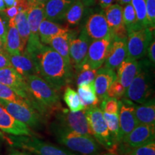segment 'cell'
I'll return each mask as SVG.
<instances>
[{
	"label": "cell",
	"instance_id": "obj_20",
	"mask_svg": "<svg viewBox=\"0 0 155 155\" xmlns=\"http://www.w3.org/2000/svg\"><path fill=\"white\" fill-rule=\"evenodd\" d=\"M12 67L14 68L19 74L26 78L30 75H38L35 58L25 50L18 55H9Z\"/></svg>",
	"mask_w": 155,
	"mask_h": 155
},
{
	"label": "cell",
	"instance_id": "obj_46",
	"mask_svg": "<svg viewBox=\"0 0 155 155\" xmlns=\"http://www.w3.org/2000/svg\"><path fill=\"white\" fill-rule=\"evenodd\" d=\"M29 5H42L45 6L48 0H28Z\"/></svg>",
	"mask_w": 155,
	"mask_h": 155
},
{
	"label": "cell",
	"instance_id": "obj_3",
	"mask_svg": "<svg viewBox=\"0 0 155 155\" xmlns=\"http://www.w3.org/2000/svg\"><path fill=\"white\" fill-rule=\"evenodd\" d=\"M52 132L58 143L73 153L79 155H98L101 145L93 136L83 135L62 127L54 121L50 127Z\"/></svg>",
	"mask_w": 155,
	"mask_h": 155
},
{
	"label": "cell",
	"instance_id": "obj_7",
	"mask_svg": "<svg viewBox=\"0 0 155 155\" xmlns=\"http://www.w3.org/2000/svg\"><path fill=\"white\" fill-rule=\"evenodd\" d=\"M0 105L15 119L32 129L43 126L44 116L28 103H16L0 99Z\"/></svg>",
	"mask_w": 155,
	"mask_h": 155
},
{
	"label": "cell",
	"instance_id": "obj_53",
	"mask_svg": "<svg viewBox=\"0 0 155 155\" xmlns=\"http://www.w3.org/2000/svg\"><path fill=\"white\" fill-rule=\"evenodd\" d=\"M83 1H85L87 4H88V5H90L91 3L92 2L93 0H83Z\"/></svg>",
	"mask_w": 155,
	"mask_h": 155
},
{
	"label": "cell",
	"instance_id": "obj_16",
	"mask_svg": "<svg viewBox=\"0 0 155 155\" xmlns=\"http://www.w3.org/2000/svg\"><path fill=\"white\" fill-rule=\"evenodd\" d=\"M0 83L10 87L19 96L30 103L25 78L14 68L8 67L0 69Z\"/></svg>",
	"mask_w": 155,
	"mask_h": 155
},
{
	"label": "cell",
	"instance_id": "obj_47",
	"mask_svg": "<svg viewBox=\"0 0 155 155\" xmlns=\"http://www.w3.org/2000/svg\"><path fill=\"white\" fill-rule=\"evenodd\" d=\"M17 0H4L5 4L7 7H10L12 6H15L17 4Z\"/></svg>",
	"mask_w": 155,
	"mask_h": 155
},
{
	"label": "cell",
	"instance_id": "obj_22",
	"mask_svg": "<svg viewBox=\"0 0 155 155\" xmlns=\"http://www.w3.org/2000/svg\"><path fill=\"white\" fill-rule=\"evenodd\" d=\"M74 2L75 0H48L44 7L45 18L55 22L64 20L68 9Z\"/></svg>",
	"mask_w": 155,
	"mask_h": 155
},
{
	"label": "cell",
	"instance_id": "obj_10",
	"mask_svg": "<svg viewBox=\"0 0 155 155\" xmlns=\"http://www.w3.org/2000/svg\"><path fill=\"white\" fill-rule=\"evenodd\" d=\"M69 40V55L71 63L76 73L80 71L83 64L86 62L91 39L87 35L84 28L78 35L76 32L71 30Z\"/></svg>",
	"mask_w": 155,
	"mask_h": 155
},
{
	"label": "cell",
	"instance_id": "obj_18",
	"mask_svg": "<svg viewBox=\"0 0 155 155\" xmlns=\"http://www.w3.org/2000/svg\"><path fill=\"white\" fill-rule=\"evenodd\" d=\"M0 129L15 136H34L28 125L15 119L0 105Z\"/></svg>",
	"mask_w": 155,
	"mask_h": 155
},
{
	"label": "cell",
	"instance_id": "obj_1",
	"mask_svg": "<svg viewBox=\"0 0 155 155\" xmlns=\"http://www.w3.org/2000/svg\"><path fill=\"white\" fill-rule=\"evenodd\" d=\"M38 75L58 91L72 82L73 68L55 50L47 45L35 55Z\"/></svg>",
	"mask_w": 155,
	"mask_h": 155
},
{
	"label": "cell",
	"instance_id": "obj_23",
	"mask_svg": "<svg viewBox=\"0 0 155 155\" xmlns=\"http://www.w3.org/2000/svg\"><path fill=\"white\" fill-rule=\"evenodd\" d=\"M70 31L68 26L60 25L45 18L39 27V37L42 44L48 45V42L54 37L66 33Z\"/></svg>",
	"mask_w": 155,
	"mask_h": 155
},
{
	"label": "cell",
	"instance_id": "obj_30",
	"mask_svg": "<svg viewBox=\"0 0 155 155\" xmlns=\"http://www.w3.org/2000/svg\"><path fill=\"white\" fill-rule=\"evenodd\" d=\"M28 10H22L19 12L16 17L12 18L15 26L18 30L22 46L25 48V50L26 48L27 43H28L29 36H30V27H29L28 21Z\"/></svg>",
	"mask_w": 155,
	"mask_h": 155
},
{
	"label": "cell",
	"instance_id": "obj_11",
	"mask_svg": "<svg viewBox=\"0 0 155 155\" xmlns=\"http://www.w3.org/2000/svg\"><path fill=\"white\" fill-rule=\"evenodd\" d=\"M55 122L81 134L92 136L86 118V109L73 112L67 108H61L56 111Z\"/></svg>",
	"mask_w": 155,
	"mask_h": 155
},
{
	"label": "cell",
	"instance_id": "obj_21",
	"mask_svg": "<svg viewBox=\"0 0 155 155\" xmlns=\"http://www.w3.org/2000/svg\"><path fill=\"white\" fill-rule=\"evenodd\" d=\"M116 78L115 71L108 69L105 66H101L97 69L94 85L96 95L100 101L107 98L108 88Z\"/></svg>",
	"mask_w": 155,
	"mask_h": 155
},
{
	"label": "cell",
	"instance_id": "obj_2",
	"mask_svg": "<svg viewBox=\"0 0 155 155\" xmlns=\"http://www.w3.org/2000/svg\"><path fill=\"white\" fill-rule=\"evenodd\" d=\"M32 106L42 116L55 113L62 108L60 94L39 75L25 78Z\"/></svg>",
	"mask_w": 155,
	"mask_h": 155
},
{
	"label": "cell",
	"instance_id": "obj_44",
	"mask_svg": "<svg viewBox=\"0 0 155 155\" xmlns=\"http://www.w3.org/2000/svg\"><path fill=\"white\" fill-rule=\"evenodd\" d=\"M155 41L154 40H152V41L151 42V43L149 45L148 50H147V53H148L149 58H150V63H152V65L154 66V63H155Z\"/></svg>",
	"mask_w": 155,
	"mask_h": 155
},
{
	"label": "cell",
	"instance_id": "obj_50",
	"mask_svg": "<svg viewBox=\"0 0 155 155\" xmlns=\"http://www.w3.org/2000/svg\"><path fill=\"white\" fill-rule=\"evenodd\" d=\"M6 9V5L4 0H0V12H2Z\"/></svg>",
	"mask_w": 155,
	"mask_h": 155
},
{
	"label": "cell",
	"instance_id": "obj_17",
	"mask_svg": "<svg viewBox=\"0 0 155 155\" xmlns=\"http://www.w3.org/2000/svg\"><path fill=\"white\" fill-rule=\"evenodd\" d=\"M106 21L114 37L127 38V31L123 19V7L119 4H113L104 9Z\"/></svg>",
	"mask_w": 155,
	"mask_h": 155
},
{
	"label": "cell",
	"instance_id": "obj_4",
	"mask_svg": "<svg viewBox=\"0 0 155 155\" xmlns=\"http://www.w3.org/2000/svg\"><path fill=\"white\" fill-rule=\"evenodd\" d=\"M150 61H139V69L131 84L126 89L125 98L144 104L151 98L153 92L152 75L150 71Z\"/></svg>",
	"mask_w": 155,
	"mask_h": 155
},
{
	"label": "cell",
	"instance_id": "obj_37",
	"mask_svg": "<svg viewBox=\"0 0 155 155\" xmlns=\"http://www.w3.org/2000/svg\"><path fill=\"white\" fill-rule=\"evenodd\" d=\"M101 110L108 114H119L120 108V100L112 97H107L101 101Z\"/></svg>",
	"mask_w": 155,
	"mask_h": 155
},
{
	"label": "cell",
	"instance_id": "obj_15",
	"mask_svg": "<svg viewBox=\"0 0 155 155\" xmlns=\"http://www.w3.org/2000/svg\"><path fill=\"white\" fill-rule=\"evenodd\" d=\"M120 100L119 108V133L118 142H121L124 137L130 133L139 124L134 113V104L127 98Z\"/></svg>",
	"mask_w": 155,
	"mask_h": 155
},
{
	"label": "cell",
	"instance_id": "obj_26",
	"mask_svg": "<svg viewBox=\"0 0 155 155\" xmlns=\"http://www.w3.org/2000/svg\"><path fill=\"white\" fill-rule=\"evenodd\" d=\"M136 119L139 124H155V103L151 98L140 106L134 105Z\"/></svg>",
	"mask_w": 155,
	"mask_h": 155
},
{
	"label": "cell",
	"instance_id": "obj_28",
	"mask_svg": "<svg viewBox=\"0 0 155 155\" xmlns=\"http://www.w3.org/2000/svg\"><path fill=\"white\" fill-rule=\"evenodd\" d=\"M78 94L86 108L98 106L99 104L100 101L96 95L94 81L78 86Z\"/></svg>",
	"mask_w": 155,
	"mask_h": 155
},
{
	"label": "cell",
	"instance_id": "obj_33",
	"mask_svg": "<svg viewBox=\"0 0 155 155\" xmlns=\"http://www.w3.org/2000/svg\"><path fill=\"white\" fill-rule=\"evenodd\" d=\"M131 5L134 9L137 21L141 28H149L147 17L146 2L145 0H131Z\"/></svg>",
	"mask_w": 155,
	"mask_h": 155
},
{
	"label": "cell",
	"instance_id": "obj_8",
	"mask_svg": "<svg viewBox=\"0 0 155 155\" xmlns=\"http://www.w3.org/2000/svg\"><path fill=\"white\" fill-rule=\"evenodd\" d=\"M154 139V125L138 124L130 133L123 137L116 152H119L121 155H125L132 149L155 141Z\"/></svg>",
	"mask_w": 155,
	"mask_h": 155
},
{
	"label": "cell",
	"instance_id": "obj_45",
	"mask_svg": "<svg viewBox=\"0 0 155 155\" xmlns=\"http://www.w3.org/2000/svg\"><path fill=\"white\" fill-rule=\"evenodd\" d=\"M98 6L103 9H106L108 6L113 5L116 0H96Z\"/></svg>",
	"mask_w": 155,
	"mask_h": 155
},
{
	"label": "cell",
	"instance_id": "obj_31",
	"mask_svg": "<svg viewBox=\"0 0 155 155\" xmlns=\"http://www.w3.org/2000/svg\"><path fill=\"white\" fill-rule=\"evenodd\" d=\"M63 100L68 106L71 111L76 112L86 109L78 93L68 86L65 87L63 94Z\"/></svg>",
	"mask_w": 155,
	"mask_h": 155
},
{
	"label": "cell",
	"instance_id": "obj_5",
	"mask_svg": "<svg viewBox=\"0 0 155 155\" xmlns=\"http://www.w3.org/2000/svg\"><path fill=\"white\" fill-rule=\"evenodd\" d=\"M86 114L94 138L101 147L105 148L109 152L116 153L118 144L110 134L101 108L98 106L87 108Z\"/></svg>",
	"mask_w": 155,
	"mask_h": 155
},
{
	"label": "cell",
	"instance_id": "obj_14",
	"mask_svg": "<svg viewBox=\"0 0 155 155\" xmlns=\"http://www.w3.org/2000/svg\"><path fill=\"white\" fill-rule=\"evenodd\" d=\"M113 38H106L90 42L85 63H88L91 68L97 70L103 66Z\"/></svg>",
	"mask_w": 155,
	"mask_h": 155
},
{
	"label": "cell",
	"instance_id": "obj_39",
	"mask_svg": "<svg viewBox=\"0 0 155 155\" xmlns=\"http://www.w3.org/2000/svg\"><path fill=\"white\" fill-rule=\"evenodd\" d=\"M126 88L116 78L108 88L107 94L108 97H112V98L120 100L124 96Z\"/></svg>",
	"mask_w": 155,
	"mask_h": 155
},
{
	"label": "cell",
	"instance_id": "obj_43",
	"mask_svg": "<svg viewBox=\"0 0 155 155\" xmlns=\"http://www.w3.org/2000/svg\"><path fill=\"white\" fill-rule=\"evenodd\" d=\"M7 32V26L6 25L5 22L2 20V19L0 17V40L2 42L5 46L6 41V35Z\"/></svg>",
	"mask_w": 155,
	"mask_h": 155
},
{
	"label": "cell",
	"instance_id": "obj_36",
	"mask_svg": "<svg viewBox=\"0 0 155 155\" xmlns=\"http://www.w3.org/2000/svg\"><path fill=\"white\" fill-rule=\"evenodd\" d=\"M0 99L16 103H28L31 104L22 97L19 96L10 87L1 83H0Z\"/></svg>",
	"mask_w": 155,
	"mask_h": 155
},
{
	"label": "cell",
	"instance_id": "obj_49",
	"mask_svg": "<svg viewBox=\"0 0 155 155\" xmlns=\"http://www.w3.org/2000/svg\"><path fill=\"white\" fill-rule=\"evenodd\" d=\"M116 1L119 3V5H125L127 4H130L131 0H116Z\"/></svg>",
	"mask_w": 155,
	"mask_h": 155
},
{
	"label": "cell",
	"instance_id": "obj_52",
	"mask_svg": "<svg viewBox=\"0 0 155 155\" xmlns=\"http://www.w3.org/2000/svg\"><path fill=\"white\" fill-rule=\"evenodd\" d=\"M98 155H119V154H116V153H113V152H108V153H105V154H100Z\"/></svg>",
	"mask_w": 155,
	"mask_h": 155
},
{
	"label": "cell",
	"instance_id": "obj_25",
	"mask_svg": "<svg viewBox=\"0 0 155 155\" xmlns=\"http://www.w3.org/2000/svg\"><path fill=\"white\" fill-rule=\"evenodd\" d=\"M117 68L116 80L127 89L138 71L139 61L125 59Z\"/></svg>",
	"mask_w": 155,
	"mask_h": 155
},
{
	"label": "cell",
	"instance_id": "obj_51",
	"mask_svg": "<svg viewBox=\"0 0 155 155\" xmlns=\"http://www.w3.org/2000/svg\"><path fill=\"white\" fill-rule=\"evenodd\" d=\"M5 51H6L5 49V46H4L1 40H0V53H2V52H5Z\"/></svg>",
	"mask_w": 155,
	"mask_h": 155
},
{
	"label": "cell",
	"instance_id": "obj_27",
	"mask_svg": "<svg viewBox=\"0 0 155 155\" xmlns=\"http://www.w3.org/2000/svg\"><path fill=\"white\" fill-rule=\"evenodd\" d=\"M88 5V4L83 0H75L74 2L68 9L64 17V20L67 24L66 26L70 28L77 26L80 24L84 17L86 7Z\"/></svg>",
	"mask_w": 155,
	"mask_h": 155
},
{
	"label": "cell",
	"instance_id": "obj_12",
	"mask_svg": "<svg viewBox=\"0 0 155 155\" xmlns=\"http://www.w3.org/2000/svg\"><path fill=\"white\" fill-rule=\"evenodd\" d=\"M45 6L31 5L28 10V21L30 27V36L25 51L34 56L44 44L39 37V27L45 19Z\"/></svg>",
	"mask_w": 155,
	"mask_h": 155
},
{
	"label": "cell",
	"instance_id": "obj_42",
	"mask_svg": "<svg viewBox=\"0 0 155 155\" xmlns=\"http://www.w3.org/2000/svg\"><path fill=\"white\" fill-rule=\"evenodd\" d=\"M5 13V16L7 17L9 19L14 18L16 17V15L19 13V8L17 6H12V7H7V9H5V10L2 11Z\"/></svg>",
	"mask_w": 155,
	"mask_h": 155
},
{
	"label": "cell",
	"instance_id": "obj_13",
	"mask_svg": "<svg viewBox=\"0 0 155 155\" xmlns=\"http://www.w3.org/2000/svg\"><path fill=\"white\" fill-rule=\"evenodd\" d=\"M83 28L91 40L114 37L104 12H95L89 15Z\"/></svg>",
	"mask_w": 155,
	"mask_h": 155
},
{
	"label": "cell",
	"instance_id": "obj_48",
	"mask_svg": "<svg viewBox=\"0 0 155 155\" xmlns=\"http://www.w3.org/2000/svg\"><path fill=\"white\" fill-rule=\"evenodd\" d=\"M9 155H30L28 153L25 152H20L18 150H12L9 153Z\"/></svg>",
	"mask_w": 155,
	"mask_h": 155
},
{
	"label": "cell",
	"instance_id": "obj_29",
	"mask_svg": "<svg viewBox=\"0 0 155 155\" xmlns=\"http://www.w3.org/2000/svg\"><path fill=\"white\" fill-rule=\"evenodd\" d=\"M71 30L68 32L54 37L50 40L48 45H50L58 54H60L68 63L71 65L69 55V40Z\"/></svg>",
	"mask_w": 155,
	"mask_h": 155
},
{
	"label": "cell",
	"instance_id": "obj_32",
	"mask_svg": "<svg viewBox=\"0 0 155 155\" xmlns=\"http://www.w3.org/2000/svg\"><path fill=\"white\" fill-rule=\"evenodd\" d=\"M123 19L127 31V35L142 28L137 21L135 11L131 3L125 5L123 7Z\"/></svg>",
	"mask_w": 155,
	"mask_h": 155
},
{
	"label": "cell",
	"instance_id": "obj_40",
	"mask_svg": "<svg viewBox=\"0 0 155 155\" xmlns=\"http://www.w3.org/2000/svg\"><path fill=\"white\" fill-rule=\"evenodd\" d=\"M145 2L149 28L154 30L155 27V0H145Z\"/></svg>",
	"mask_w": 155,
	"mask_h": 155
},
{
	"label": "cell",
	"instance_id": "obj_35",
	"mask_svg": "<svg viewBox=\"0 0 155 155\" xmlns=\"http://www.w3.org/2000/svg\"><path fill=\"white\" fill-rule=\"evenodd\" d=\"M103 115H104V118L107 124L110 134L119 145V142H118V136L119 133V114H108L103 112Z\"/></svg>",
	"mask_w": 155,
	"mask_h": 155
},
{
	"label": "cell",
	"instance_id": "obj_24",
	"mask_svg": "<svg viewBox=\"0 0 155 155\" xmlns=\"http://www.w3.org/2000/svg\"><path fill=\"white\" fill-rule=\"evenodd\" d=\"M5 49L9 55H18L25 51L18 30L15 26L13 19L8 20Z\"/></svg>",
	"mask_w": 155,
	"mask_h": 155
},
{
	"label": "cell",
	"instance_id": "obj_6",
	"mask_svg": "<svg viewBox=\"0 0 155 155\" xmlns=\"http://www.w3.org/2000/svg\"><path fill=\"white\" fill-rule=\"evenodd\" d=\"M7 139L12 146L35 155H76L68 150L40 140L34 136L14 135L9 137Z\"/></svg>",
	"mask_w": 155,
	"mask_h": 155
},
{
	"label": "cell",
	"instance_id": "obj_19",
	"mask_svg": "<svg viewBox=\"0 0 155 155\" xmlns=\"http://www.w3.org/2000/svg\"><path fill=\"white\" fill-rule=\"evenodd\" d=\"M127 38L114 37L104 66L115 71L127 58Z\"/></svg>",
	"mask_w": 155,
	"mask_h": 155
},
{
	"label": "cell",
	"instance_id": "obj_34",
	"mask_svg": "<svg viewBox=\"0 0 155 155\" xmlns=\"http://www.w3.org/2000/svg\"><path fill=\"white\" fill-rule=\"evenodd\" d=\"M97 70L91 69L87 63L83 64L80 71L78 72L76 77L77 86L94 82L96 78Z\"/></svg>",
	"mask_w": 155,
	"mask_h": 155
},
{
	"label": "cell",
	"instance_id": "obj_38",
	"mask_svg": "<svg viewBox=\"0 0 155 155\" xmlns=\"http://www.w3.org/2000/svg\"><path fill=\"white\" fill-rule=\"evenodd\" d=\"M125 155H155V141L134 148Z\"/></svg>",
	"mask_w": 155,
	"mask_h": 155
},
{
	"label": "cell",
	"instance_id": "obj_9",
	"mask_svg": "<svg viewBox=\"0 0 155 155\" xmlns=\"http://www.w3.org/2000/svg\"><path fill=\"white\" fill-rule=\"evenodd\" d=\"M154 30L143 28L127 35V55L126 59L139 61L146 55L149 45L152 41Z\"/></svg>",
	"mask_w": 155,
	"mask_h": 155
},
{
	"label": "cell",
	"instance_id": "obj_41",
	"mask_svg": "<svg viewBox=\"0 0 155 155\" xmlns=\"http://www.w3.org/2000/svg\"><path fill=\"white\" fill-rule=\"evenodd\" d=\"M8 67H12L9 53L7 51L0 53V69Z\"/></svg>",
	"mask_w": 155,
	"mask_h": 155
}]
</instances>
